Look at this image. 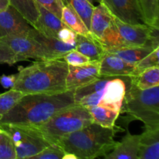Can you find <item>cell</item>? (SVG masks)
<instances>
[{
    "instance_id": "obj_10",
    "label": "cell",
    "mask_w": 159,
    "mask_h": 159,
    "mask_svg": "<svg viewBox=\"0 0 159 159\" xmlns=\"http://www.w3.org/2000/svg\"><path fill=\"white\" fill-rule=\"evenodd\" d=\"M100 76L99 61H89L78 66L68 65L66 89H75L86 85Z\"/></svg>"
},
{
    "instance_id": "obj_16",
    "label": "cell",
    "mask_w": 159,
    "mask_h": 159,
    "mask_svg": "<svg viewBox=\"0 0 159 159\" xmlns=\"http://www.w3.org/2000/svg\"><path fill=\"white\" fill-rule=\"evenodd\" d=\"M138 159L159 158V127H144L141 134Z\"/></svg>"
},
{
    "instance_id": "obj_27",
    "label": "cell",
    "mask_w": 159,
    "mask_h": 159,
    "mask_svg": "<svg viewBox=\"0 0 159 159\" xmlns=\"http://www.w3.org/2000/svg\"><path fill=\"white\" fill-rule=\"evenodd\" d=\"M0 159H16L15 146L9 134L0 127Z\"/></svg>"
},
{
    "instance_id": "obj_24",
    "label": "cell",
    "mask_w": 159,
    "mask_h": 159,
    "mask_svg": "<svg viewBox=\"0 0 159 159\" xmlns=\"http://www.w3.org/2000/svg\"><path fill=\"white\" fill-rule=\"evenodd\" d=\"M137 87L140 89H147L159 85V66L144 70L137 77H132Z\"/></svg>"
},
{
    "instance_id": "obj_6",
    "label": "cell",
    "mask_w": 159,
    "mask_h": 159,
    "mask_svg": "<svg viewBox=\"0 0 159 159\" xmlns=\"http://www.w3.org/2000/svg\"><path fill=\"white\" fill-rule=\"evenodd\" d=\"M13 141L16 159L32 158L50 144L34 127L20 124L0 123Z\"/></svg>"
},
{
    "instance_id": "obj_8",
    "label": "cell",
    "mask_w": 159,
    "mask_h": 159,
    "mask_svg": "<svg viewBox=\"0 0 159 159\" xmlns=\"http://www.w3.org/2000/svg\"><path fill=\"white\" fill-rule=\"evenodd\" d=\"M32 28L30 23L10 4L0 12V39L7 36H28Z\"/></svg>"
},
{
    "instance_id": "obj_3",
    "label": "cell",
    "mask_w": 159,
    "mask_h": 159,
    "mask_svg": "<svg viewBox=\"0 0 159 159\" xmlns=\"http://www.w3.org/2000/svg\"><path fill=\"white\" fill-rule=\"evenodd\" d=\"M116 132L117 127L107 128L93 122L62 138L58 145L65 153L74 154L78 159L104 157L116 145Z\"/></svg>"
},
{
    "instance_id": "obj_30",
    "label": "cell",
    "mask_w": 159,
    "mask_h": 159,
    "mask_svg": "<svg viewBox=\"0 0 159 159\" xmlns=\"http://www.w3.org/2000/svg\"><path fill=\"white\" fill-rule=\"evenodd\" d=\"M62 59L65 61L68 65H71V66H78V65H84L90 61L88 57L84 55L76 49L71 50L69 52L67 53Z\"/></svg>"
},
{
    "instance_id": "obj_13",
    "label": "cell",
    "mask_w": 159,
    "mask_h": 159,
    "mask_svg": "<svg viewBox=\"0 0 159 159\" xmlns=\"http://www.w3.org/2000/svg\"><path fill=\"white\" fill-rule=\"evenodd\" d=\"M135 65L128 63L116 54L107 52L99 61V74L104 76L133 77Z\"/></svg>"
},
{
    "instance_id": "obj_39",
    "label": "cell",
    "mask_w": 159,
    "mask_h": 159,
    "mask_svg": "<svg viewBox=\"0 0 159 159\" xmlns=\"http://www.w3.org/2000/svg\"><path fill=\"white\" fill-rule=\"evenodd\" d=\"M63 1H64V0H63Z\"/></svg>"
},
{
    "instance_id": "obj_38",
    "label": "cell",
    "mask_w": 159,
    "mask_h": 159,
    "mask_svg": "<svg viewBox=\"0 0 159 159\" xmlns=\"http://www.w3.org/2000/svg\"><path fill=\"white\" fill-rule=\"evenodd\" d=\"M2 115L0 114V120H2Z\"/></svg>"
},
{
    "instance_id": "obj_22",
    "label": "cell",
    "mask_w": 159,
    "mask_h": 159,
    "mask_svg": "<svg viewBox=\"0 0 159 159\" xmlns=\"http://www.w3.org/2000/svg\"><path fill=\"white\" fill-rule=\"evenodd\" d=\"M137 2L143 23L152 27L159 28L158 0H137Z\"/></svg>"
},
{
    "instance_id": "obj_37",
    "label": "cell",
    "mask_w": 159,
    "mask_h": 159,
    "mask_svg": "<svg viewBox=\"0 0 159 159\" xmlns=\"http://www.w3.org/2000/svg\"><path fill=\"white\" fill-rule=\"evenodd\" d=\"M89 2H91L92 4H94L95 2H97V3H101L102 2V0H88Z\"/></svg>"
},
{
    "instance_id": "obj_21",
    "label": "cell",
    "mask_w": 159,
    "mask_h": 159,
    "mask_svg": "<svg viewBox=\"0 0 159 159\" xmlns=\"http://www.w3.org/2000/svg\"><path fill=\"white\" fill-rule=\"evenodd\" d=\"M87 109L91 114L93 123L107 128L115 127L116 120L120 113V112L102 106L91 107Z\"/></svg>"
},
{
    "instance_id": "obj_18",
    "label": "cell",
    "mask_w": 159,
    "mask_h": 159,
    "mask_svg": "<svg viewBox=\"0 0 159 159\" xmlns=\"http://www.w3.org/2000/svg\"><path fill=\"white\" fill-rule=\"evenodd\" d=\"M75 49L88 57L90 61H100L106 50L98 39L93 35H76Z\"/></svg>"
},
{
    "instance_id": "obj_33",
    "label": "cell",
    "mask_w": 159,
    "mask_h": 159,
    "mask_svg": "<svg viewBox=\"0 0 159 159\" xmlns=\"http://www.w3.org/2000/svg\"><path fill=\"white\" fill-rule=\"evenodd\" d=\"M16 62L12 51L6 45L0 43V64H7L11 66Z\"/></svg>"
},
{
    "instance_id": "obj_25",
    "label": "cell",
    "mask_w": 159,
    "mask_h": 159,
    "mask_svg": "<svg viewBox=\"0 0 159 159\" xmlns=\"http://www.w3.org/2000/svg\"><path fill=\"white\" fill-rule=\"evenodd\" d=\"M64 2L73 8V9L80 16L85 26L89 30L90 20L94 9V5L89 2L88 0H64Z\"/></svg>"
},
{
    "instance_id": "obj_5",
    "label": "cell",
    "mask_w": 159,
    "mask_h": 159,
    "mask_svg": "<svg viewBox=\"0 0 159 159\" xmlns=\"http://www.w3.org/2000/svg\"><path fill=\"white\" fill-rule=\"evenodd\" d=\"M127 113L132 119L141 120L144 127H159V85L140 89L131 77L120 113Z\"/></svg>"
},
{
    "instance_id": "obj_36",
    "label": "cell",
    "mask_w": 159,
    "mask_h": 159,
    "mask_svg": "<svg viewBox=\"0 0 159 159\" xmlns=\"http://www.w3.org/2000/svg\"><path fill=\"white\" fill-rule=\"evenodd\" d=\"M62 159H78L77 156L74 155V154H71V153H65L64 155L63 158Z\"/></svg>"
},
{
    "instance_id": "obj_12",
    "label": "cell",
    "mask_w": 159,
    "mask_h": 159,
    "mask_svg": "<svg viewBox=\"0 0 159 159\" xmlns=\"http://www.w3.org/2000/svg\"><path fill=\"white\" fill-rule=\"evenodd\" d=\"M112 14L127 23H141V15L137 0H102Z\"/></svg>"
},
{
    "instance_id": "obj_2",
    "label": "cell",
    "mask_w": 159,
    "mask_h": 159,
    "mask_svg": "<svg viewBox=\"0 0 159 159\" xmlns=\"http://www.w3.org/2000/svg\"><path fill=\"white\" fill-rule=\"evenodd\" d=\"M68 65L63 59L38 60L20 67L12 89L24 94L53 93L66 90Z\"/></svg>"
},
{
    "instance_id": "obj_31",
    "label": "cell",
    "mask_w": 159,
    "mask_h": 159,
    "mask_svg": "<svg viewBox=\"0 0 159 159\" xmlns=\"http://www.w3.org/2000/svg\"><path fill=\"white\" fill-rule=\"evenodd\" d=\"M35 1L36 2L61 18L62 9L65 6L63 0H35Z\"/></svg>"
},
{
    "instance_id": "obj_1",
    "label": "cell",
    "mask_w": 159,
    "mask_h": 159,
    "mask_svg": "<svg viewBox=\"0 0 159 159\" xmlns=\"http://www.w3.org/2000/svg\"><path fill=\"white\" fill-rule=\"evenodd\" d=\"M75 89L53 93L25 94L5 115L0 123L35 126L44 124L63 109L75 103Z\"/></svg>"
},
{
    "instance_id": "obj_17",
    "label": "cell",
    "mask_w": 159,
    "mask_h": 159,
    "mask_svg": "<svg viewBox=\"0 0 159 159\" xmlns=\"http://www.w3.org/2000/svg\"><path fill=\"white\" fill-rule=\"evenodd\" d=\"M113 21V15L108 8L102 2L99 3L98 6H94L90 20L89 30L92 35L100 40Z\"/></svg>"
},
{
    "instance_id": "obj_34",
    "label": "cell",
    "mask_w": 159,
    "mask_h": 159,
    "mask_svg": "<svg viewBox=\"0 0 159 159\" xmlns=\"http://www.w3.org/2000/svg\"><path fill=\"white\" fill-rule=\"evenodd\" d=\"M16 78L17 73L10 75H2L0 76V84L4 89H12L15 85Z\"/></svg>"
},
{
    "instance_id": "obj_19",
    "label": "cell",
    "mask_w": 159,
    "mask_h": 159,
    "mask_svg": "<svg viewBox=\"0 0 159 159\" xmlns=\"http://www.w3.org/2000/svg\"><path fill=\"white\" fill-rule=\"evenodd\" d=\"M155 49V48L148 45H144L141 47H126L116 49H110L106 51L116 54L125 61L136 65L141 59L144 58Z\"/></svg>"
},
{
    "instance_id": "obj_15",
    "label": "cell",
    "mask_w": 159,
    "mask_h": 159,
    "mask_svg": "<svg viewBox=\"0 0 159 159\" xmlns=\"http://www.w3.org/2000/svg\"><path fill=\"white\" fill-rule=\"evenodd\" d=\"M37 6L39 16L32 26L43 35L57 38V33L65 26V25L61 18L57 16L55 14L50 12L38 3H37Z\"/></svg>"
},
{
    "instance_id": "obj_9",
    "label": "cell",
    "mask_w": 159,
    "mask_h": 159,
    "mask_svg": "<svg viewBox=\"0 0 159 159\" xmlns=\"http://www.w3.org/2000/svg\"><path fill=\"white\" fill-rule=\"evenodd\" d=\"M113 20L120 36L128 47L148 45L152 26L144 23H127L113 16Z\"/></svg>"
},
{
    "instance_id": "obj_11",
    "label": "cell",
    "mask_w": 159,
    "mask_h": 159,
    "mask_svg": "<svg viewBox=\"0 0 159 159\" xmlns=\"http://www.w3.org/2000/svg\"><path fill=\"white\" fill-rule=\"evenodd\" d=\"M29 36L40 43L44 51L46 60L62 59L67 53L75 49L76 45L68 44L63 43L56 37L43 35L34 27L29 33Z\"/></svg>"
},
{
    "instance_id": "obj_29",
    "label": "cell",
    "mask_w": 159,
    "mask_h": 159,
    "mask_svg": "<svg viewBox=\"0 0 159 159\" xmlns=\"http://www.w3.org/2000/svg\"><path fill=\"white\" fill-rule=\"evenodd\" d=\"M65 152L57 144H49L31 159H62Z\"/></svg>"
},
{
    "instance_id": "obj_26",
    "label": "cell",
    "mask_w": 159,
    "mask_h": 159,
    "mask_svg": "<svg viewBox=\"0 0 159 159\" xmlns=\"http://www.w3.org/2000/svg\"><path fill=\"white\" fill-rule=\"evenodd\" d=\"M24 95V93L12 89L0 94V114L3 116L7 113Z\"/></svg>"
},
{
    "instance_id": "obj_23",
    "label": "cell",
    "mask_w": 159,
    "mask_h": 159,
    "mask_svg": "<svg viewBox=\"0 0 159 159\" xmlns=\"http://www.w3.org/2000/svg\"><path fill=\"white\" fill-rule=\"evenodd\" d=\"M9 4L16 9L32 26L39 16L35 0H9Z\"/></svg>"
},
{
    "instance_id": "obj_14",
    "label": "cell",
    "mask_w": 159,
    "mask_h": 159,
    "mask_svg": "<svg viewBox=\"0 0 159 159\" xmlns=\"http://www.w3.org/2000/svg\"><path fill=\"white\" fill-rule=\"evenodd\" d=\"M141 134H132L127 130L120 142H116L113 150L104 158L107 159H138Z\"/></svg>"
},
{
    "instance_id": "obj_28",
    "label": "cell",
    "mask_w": 159,
    "mask_h": 159,
    "mask_svg": "<svg viewBox=\"0 0 159 159\" xmlns=\"http://www.w3.org/2000/svg\"><path fill=\"white\" fill-rule=\"evenodd\" d=\"M159 47L155 48L149 54L141 59L136 65H135L134 72L133 77H137L138 75L141 74L143 71L149 68L155 66H159Z\"/></svg>"
},
{
    "instance_id": "obj_32",
    "label": "cell",
    "mask_w": 159,
    "mask_h": 159,
    "mask_svg": "<svg viewBox=\"0 0 159 159\" xmlns=\"http://www.w3.org/2000/svg\"><path fill=\"white\" fill-rule=\"evenodd\" d=\"M76 33L65 26L57 33V38L63 43L76 45Z\"/></svg>"
},
{
    "instance_id": "obj_7",
    "label": "cell",
    "mask_w": 159,
    "mask_h": 159,
    "mask_svg": "<svg viewBox=\"0 0 159 159\" xmlns=\"http://www.w3.org/2000/svg\"><path fill=\"white\" fill-rule=\"evenodd\" d=\"M0 43L6 45L12 51L17 62L29 58L46 60L42 47L29 35L7 36L0 39Z\"/></svg>"
},
{
    "instance_id": "obj_20",
    "label": "cell",
    "mask_w": 159,
    "mask_h": 159,
    "mask_svg": "<svg viewBox=\"0 0 159 159\" xmlns=\"http://www.w3.org/2000/svg\"><path fill=\"white\" fill-rule=\"evenodd\" d=\"M61 20L67 27L72 30L77 34L84 36L91 34V32L85 26L80 16L69 5L65 4L63 6Z\"/></svg>"
},
{
    "instance_id": "obj_4",
    "label": "cell",
    "mask_w": 159,
    "mask_h": 159,
    "mask_svg": "<svg viewBox=\"0 0 159 159\" xmlns=\"http://www.w3.org/2000/svg\"><path fill=\"white\" fill-rule=\"evenodd\" d=\"M93 122L88 109L75 103L57 112L44 124L33 127L37 129L50 144L58 145L62 138Z\"/></svg>"
},
{
    "instance_id": "obj_35",
    "label": "cell",
    "mask_w": 159,
    "mask_h": 159,
    "mask_svg": "<svg viewBox=\"0 0 159 159\" xmlns=\"http://www.w3.org/2000/svg\"><path fill=\"white\" fill-rule=\"evenodd\" d=\"M9 0H0V12L5 10L9 6Z\"/></svg>"
}]
</instances>
